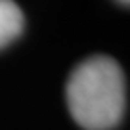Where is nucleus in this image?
<instances>
[{"instance_id": "1", "label": "nucleus", "mask_w": 130, "mask_h": 130, "mask_svg": "<svg viewBox=\"0 0 130 130\" xmlns=\"http://www.w3.org/2000/svg\"><path fill=\"white\" fill-rule=\"evenodd\" d=\"M65 96L71 117L84 130H111L126 109L124 73L113 57H86L69 75Z\"/></svg>"}, {"instance_id": "2", "label": "nucleus", "mask_w": 130, "mask_h": 130, "mask_svg": "<svg viewBox=\"0 0 130 130\" xmlns=\"http://www.w3.org/2000/svg\"><path fill=\"white\" fill-rule=\"evenodd\" d=\"M25 27V17L13 0H0V48L12 44Z\"/></svg>"}, {"instance_id": "3", "label": "nucleus", "mask_w": 130, "mask_h": 130, "mask_svg": "<svg viewBox=\"0 0 130 130\" xmlns=\"http://www.w3.org/2000/svg\"><path fill=\"white\" fill-rule=\"evenodd\" d=\"M117 2H121V4H124V6H128V2H130V0H117Z\"/></svg>"}]
</instances>
